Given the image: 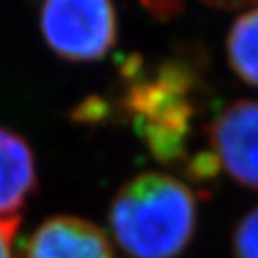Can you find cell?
I'll list each match as a JSON object with an SVG mask.
<instances>
[{
	"instance_id": "6da1fadb",
	"label": "cell",
	"mask_w": 258,
	"mask_h": 258,
	"mask_svg": "<svg viewBox=\"0 0 258 258\" xmlns=\"http://www.w3.org/2000/svg\"><path fill=\"white\" fill-rule=\"evenodd\" d=\"M109 226L127 256L179 258L198 226L196 196L170 174H137L115 194Z\"/></svg>"
},
{
	"instance_id": "7a4b0ae2",
	"label": "cell",
	"mask_w": 258,
	"mask_h": 258,
	"mask_svg": "<svg viewBox=\"0 0 258 258\" xmlns=\"http://www.w3.org/2000/svg\"><path fill=\"white\" fill-rule=\"evenodd\" d=\"M122 95V109L135 122L149 151L163 163L186 160L192 133L194 77L176 63L160 64L156 70L135 74Z\"/></svg>"
},
{
	"instance_id": "3957f363",
	"label": "cell",
	"mask_w": 258,
	"mask_h": 258,
	"mask_svg": "<svg viewBox=\"0 0 258 258\" xmlns=\"http://www.w3.org/2000/svg\"><path fill=\"white\" fill-rule=\"evenodd\" d=\"M40 25L52 52L74 63L102 59L117 43L111 0H43Z\"/></svg>"
},
{
	"instance_id": "277c9868",
	"label": "cell",
	"mask_w": 258,
	"mask_h": 258,
	"mask_svg": "<svg viewBox=\"0 0 258 258\" xmlns=\"http://www.w3.org/2000/svg\"><path fill=\"white\" fill-rule=\"evenodd\" d=\"M206 133L217 169L240 186L258 190V101L226 106Z\"/></svg>"
},
{
	"instance_id": "5b68a950",
	"label": "cell",
	"mask_w": 258,
	"mask_h": 258,
	"mask_svg": "<svg viewBox=\"0 0 258 258\" xmlns=\"http://www.w3.org/2000/svg\"><path fill=\"white\" fill-rule=\"evenodd\" d=\"M24 258H115L104 231L74 215L43 221L29 237Z\"/></svg>"
},
{
	"instance_id": "8992f818",
	"label": "cell",
	"mask_w": 258,
	"mask_h": 258,
	"mask_svg": "<svg viewBox=\"0 0 258 258\" xmlns=\"http://www.w3.org/2000/svg\"><path fill=\"white\" fill-rule=\"evenodd\" d=\"M38 186L36 160L22 135L0 127V219L20 217Z\"/></svg>"
},
{
	"instance_id": "52a82bcc",
	"label": "cell",
	"mask_w": 258,
	"mask_h": 258,
	"mask_svg": "<svg viewBox=\"0 0 258 258\" xmlns=\"http://www.w3.org/2000/svg\"><path fill=\"white\" fill-rule=\"evenodd\" d=\"M226 50L231 70L246 85L258 88V6L231 24Z\"/></svg>"
},
{
	"instance_id": "ba28073f",
	"label": "cell",
	"mask_w": 258,
	"mask_h": 258,
	"mask_svg": "<svg viewBox=\"0 0 258 258\" xmlns=\"http://www.w3.org/2000/svg\"><path fill=\"white\" fill-rule=\"evenodd\" d=\"M231 249L233 258H258V206L249 210L235 226Z\"/></svg>"
},
{
	"instance_id": "9c48e42d",
	"label": "cell",
	"mask_w": 258,
	"mask_h": 258,
	"mask_svg": "<svg viewBox=\"0 0 258 258\" xmlns=\"http://www.w3.org/2000/svg\"><path fill=\"white\" fill-rule=\"evenodd\" d=\"M18 228L20 217L0 219V258H22L15 246Z\"/></svg>"
}]
</instances>
